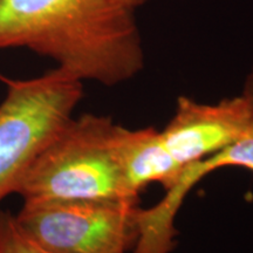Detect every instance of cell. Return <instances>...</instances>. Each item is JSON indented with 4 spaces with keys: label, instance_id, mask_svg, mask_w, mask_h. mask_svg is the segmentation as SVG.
Instances as JSON below:
<instances>
[{
    "label": "cell",
    "instance_id": "8",
    "mask_svg": "<svg viewBox=\"0 0 253 253\" xmlns=\"http://www.w3.org/2000/svg\"><path fill=\"white\" fill-rule=\"evenodd\" d=\"M237 166L253 171V132L236 142Z\"/></svg>",
    "mask_w": 253,
    "mask_h": 253
},
{
    "label": "cell",
    "instance_id": "6",
    "mask_svg": "<svg viewBox=\"0 0 253 253\" xmlns=\"http://www.w3.org/2000/svg\"><path fill=\"white\" fill-rule=\"evenodd\" d=\"M120 155L126 185L135 196L151 183H160L164 190L171 188L182 170L153 126L135 130L122 126Z\"/></svg>",
    "mask_w": 253,
    "mask_h": 253
},
{
    "label": "cell",
    "instance_id": "2",
    "mask_svg": "<svg viewBox=\"0 0 253 253\" xmlns=\"http://www.w3.org/2000/svg\"><path fill=\"white\" fill-rule=\"evenodd\" d=\"M121 128L106 115L72 118L28 167L14 194L24 202L138 199L123 173Z\"/></svg>",
    "mask_w": 253,
    "mask_h": 253
},
{
    "label": "cell",
    "instance_id": "10",
    "mask_svg": "<svg viewBox=\"0 0 253 253\" xmlns=\"http://www.w3.org/2000/svg\"><path fill=\"white\" fill-rule=\"evenodd\" d=\"M122 1L126 2V4L130 5V6H132V7L137 8L138 6H141V5L145 4V2L149 1V0H122Z\"/></svg>",
    "mask_w": 253,
    "mask_h": 253
},
{
    "label": "cell",
    "instance_id": "4",
    "mask_svg": "<svg viewBox=\"0 0 253 253\" xmlns=\"http://www.w3.org/2000/svg\"><path fill=\"white\" fill-rule=\"evenodd\" d=\"M140 211L138 199L24 202L15 218L52 253H131Z\"/></svg>",
    "mask_w": 253,
    "mask_h": 253
},
{
    "label": "cell",
    "instance_id": "7",
    "mask_svg": "<svg viewBox=\"0 0 253 253\" xmlns=\"http://www.w3.org/2000/svg\"><path fill=\"white\" fill-rule=\"evenodd\" d=\"M0 253H52L31 238L18 224L15 214L0 211Z\"/></svg>",
    "mask_w": 253,
    "mask_h": 253
},
{
    "label": "cell",
    "instance_id": "5",
    "mask_svg": "<svg viewBox=\"0 0 253 253\" xmlns=\"http://www.w3.org/2000/svg\"><path fill=\"white\" fill-rule=\"evenodd\" d=\"M160 132L168 153L183 169L253 132V116L242 94L216 103L179 96L175 114Z\"/></svg>",
    "mask_w": 253,
    "mask_h": 253
},
{
    "label": "cell",
    "instance_id": "1",
    "mask_svg": "<svg viewBox=\"0 0 253 253\" xmlns=\"http://www.w3.org/2000/svg\"><path fill=\"white\" fill-rule=\"evenodd\" d=\"M136 9L122 0H0V49L26 48L82 82L118 86L144 68Z\"/></svg>",
    "mask_w": 253,
    "mask_h": 253
},
{
    "label": "cell",
    "instance_id": "3",
    "mask_svg": "<svg viewBox=\"0 0 253 253\" xmlns=\"http://www.w3.org/2000/svg\"><path fill=\"white\" fill-rule=\"evenodd\" d=\"M0 203L15 189L41 150L73 118L84 82L58 67L32 79L0 75Z\"/></svg>",
    "mask_w": 253,
    "mask_h": 253
},
{
    "label": "cell",
    "instance_id": "9",
    "mask_svg": "<svg viewBox=\"0 0 253 253\" xmlns=\"http://www.w3.org/2000/svg\"><path fill=\"white\" fill-rule=\"evenodd\" d=\"M242 95L249 102V106H250V108H251L252 116H253V66H252L251 71L249 72V74L246 75Z\"/></svg>",
    "mask_w": 253,
    "mask_h": 253
}]
</instances>
